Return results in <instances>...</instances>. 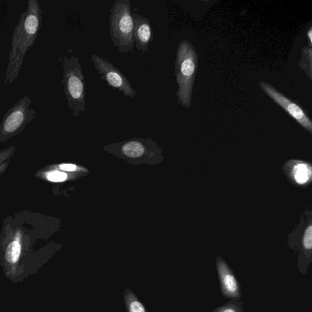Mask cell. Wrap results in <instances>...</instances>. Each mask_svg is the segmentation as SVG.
I'll use <instances>...</instances> for the list:
<instances>
[{"label":"cell","mask_w":312,"mask_h":312,"mask_svg":"<svg viewBox=\"0 0 312 312\" xmlns=\"http://www.w3.org/2000/svg\"><path fill=\"white\" fill-rule=\"evenodd\" d=\"M62 84L69 108L75 117L85 111L86 84L78 56H64Z\"/></svg>","instance_id":"obj_2"},{"label":"cell","mask_w":312,"mask_h":312,"mask_svg":"<svg viewBox=\"0 0 312 312\" xmlns=\"http://www.w3.org/2000/svg\"><path fill=\"white\" fill-rule=\"evenodd\" d=\"M133 37L136 47L142 54L148 53L149 45L153 41L154 32L150 20L139 13V9H133Z\"/></svg>","instance_id":"obj_9"},{"label":"cell","mask_w":312,"mask_h":312,"mask_svg":"<svg viewBox=\"0 0 312 312\" xmlns=\"http://www.w3.org/2000/svg\"><path fill=\"white\" fill-rule=\"evenodd\" d=\"M197 59L191 44L186 41L180 43L176 53L174 74L178 84L176 92L178 103L186 108L191 105Z\"/></svg>","instance_id":"obj_4"},{"label":"cell","mask_w":312,"mask_h":312,"mask_svg":"<svg viewBox=\"0 0 312 312\" xmlns=\"http://www.w3.org/2000/svg\"><path fill=\"white\" fill-rule=\"evenodd\" d=\"M289 176L291 177L293 181L304 184L311 179V169L310 165L305 162L297 161H290L289 162Z\"/></svg>","instance_id":"obj_10"},{"label":"cell","mask_w":312,"mask_h":312,"mask_svg":"<svg viewBox=\"0 0 312 312\" xmlns=\"http://www.w3.org/2000/svg\"><path fill=\"white\" fill-rule=\"evenodd\" d=\"M260 87L277 105L285 109L286 112H288L293 118H295L302 127H304L308 132L311 133V122L300 107L284 96L283 95L275 89L271 85L267 84V82H261Z\"/></svg>","instance_id":"obj_7"},{"label":"cell","mask_w":312,"mask_h":312,"mask_svg":"<svg viewBox=\"0 0 312 312\" xmlns=\"http://www.w3.org/2000/svg\"><path fill=\"white\" fill-rule=\"evenodd\" d=\"M67 175L66 173L54 171L48 174V179L52 182H63L67 179Z\"/></svg>","instance_id":"obj_16"},{"label":"cell","mask_w":312,"mask_h":312,"mask_svg":"<svg viewBox=\"0 0 312 312\" xmlns=\"http://www.w3.org/2000/svg\"><path fill=\"white\" fill-rule=\"evenodd\" d=\"M124 301L127 312H148L135 293L130 289L124 290Z\"/></svg>","instance_id":"obj_11"},{"label":"cell","mask_w":312,"mask_h":312,"mask_svg":"<svg viewBox=\"0 0 312 312\" xmlns=\"http://www.w3.org/2000/svg\"><path fill=\"white\" fill-rule=\"evenodd\" d=\"M111 41L120 53H134V21L130 0H116L109 18Z\"/></svg>","instance_id":"obj_3"},{"label":"cell","mask_w":312,"mask_h":312,"mask_svg":"<svg viewBox=\"0 0 312 312\" xmlns=\"http://www.w3.org/2000/svg\"><path fill=\"white\" fill-rule=\"evenodd\" d=\"M243 305V302L232 299L227 304L215 308L213 312H244Z\"/></svg>","instance_id":"obj_14"},{"label":"cell","mask_w":312,"mask_h":312,"mask_svg":"<svg viewBox=\"0 0 312 312\" xmlns=\"http://www.w3.org/2000/svg\"><path fill=\"white\" fill-rule=\"evenodd\" d=\"M32 99L24 96L9 109L3 117L0 131L4 136H11L23 130L36 117L35 109L30 108Z\"/></svg>","instance_id":"obj_5"},{"label":"cell","mask_w":312,"mask_h":312,"mask_svg":"<svg viewBox=\"0 0 312 312\" xmlns=\"http://www.w3.org/2000/svg\"><path fill=\"white\" fill-rule=\"evenodd\" d=\"M91 60L102 80L105 81L109 87L123 93L124 96L133 100L136 99V90L127 76L120 70L108 60L97 54H93Z\"/></svg>","instance_id":"obj_6"},{"label":"cell","mask_w":312,"mask_h":312,"mask_svg":"<svg viewBox=\"0 0 312 312\" xmlns=\"http://www.w3.org/2000/svg\"><path fill=\"white\" fill-rule=\"evenodd\" d=\"M308 37H309L310 41L311 43L312 38H311V29L309 30V32H308Z\"/></svg>","instance_id":"obj_18"},{"label":"cell","mask_w":312,"mask_h":312,"mask_svg":"<svg viewBox=\"0 0 312 312\" xmlns=\"http://www.w3.org/2000/svg\"><path fill=\"white\" fill-rule=\"evenodd\" d=\"M60 169L67 171H73L76 170V166L73 164H62L60 165Z\"/></svg>","instance_id":"obj_17"},{"label":"cell","mask_w":312,"mask_h":312,"mask_svg":"<svg viewBox=\"0 0 312 312\" xmlns=\"http://www.w3.org/2000/svg\"><path fill=\"white\" fill-rule=\"evenodd\" d=\"M42 21V12L39 2L29 0L26 10L21 14L12 36L5 85L13 83L19 76L24 56L35 44Z\"/></svg>","instance_id":"obj_1"},{"label":"cell","mask_w":312,"mask_h":312,"mask_svg":"<svg viewBox=\"0 0 312 312\" xmlns=\"http://www.w3.org/2000/svg\"><path fill=\"white\" fill-rule=\"evenodd\" d=\"M216 267L223 296L239 301L241 297V286L233 271L220 257L216 258Z\"/></svg>","instance_id":"obj_8"},{"label":"cell","mask_w":312,"mask_h":312,"mask_svg":"<svg viewBox=\"0 0 312 312\" xmlns=\"http://www.w3.org/2000/svg\"><path fill=\"white\" fill-rule=\"evenodd\" d=\"M302 245L305 250L311 251L312 247V226L311 223L305 229L302 237Z\"/></svg>","instance_id":"obj_15"},{"label":"cell","mask_w":312,"mask_h":312,"mask_svg":"<svg viewBox=\"0 0 312 312\" xmlns=\"http://www.w3.org/2000/svg\"><path fill=\"white\" fill-rule=\"evenodd\" d=\"M123 151L125 155L131 158L140 157L145 151L144 146L139 141H131L123 146Z\"/></svg>","instance_id":"obj_12"},{"label":"cell","mask_w":312,"mask_h":312,"mask_svg":"<svg viewBox=\"0 0 312 312\" xmlns=\"http://www.w3.org/2000/svg\"><path fill=\"white\" fill-rule=\"evenodd\" d=\"M21 246L17 241H12L9 244L6 251V259L8 262L14 264L17 263L20 258Z\"/></svg>","instance_id":"obj_13"}]
</instances>
